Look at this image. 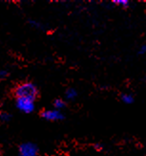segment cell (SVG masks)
Returning a JSON list of instances; mask_svg holds the SVG:
<instances>
[{
  "label": "cell",
  "mask_w": 146,
  "mask_h": 156,
  "mask_svg": "<svg viewBox=\"0 0 146 156\" xmlns=\"http://www.w3.org/2000/svg\"><path fill=\"white\" fill-rule=\"evenodd\" d=\"M65 101H74L77 98L78 96V92L76 88L74 87H69L68 89H66L65 91Z\"/></svg>",
  "instance_id": "5"
},
{
  "label": "cell",
  "mask_w": 146,
  "mask_h": 156,
  "mask_svg": "<svg viewBox=\"0 0 146 156\" xmlns=\"http://www.w3.org/2000/svg\"><path fill=\"white\" fill-rule=\"evenodd\" d=\"M28 24L31 27H32V28H35L36 30H38V31H43V30H45V25L42 22L36 20V19H32V18L28 19Z\"/></svg>",
  "instance_id": "7"
},
{
  "label": "cell",
  "mask_w": 146,
  "mask_h": 156,
  "mask_svg": "<svg viewBox=\"0 0 146 156\" xmlns=\"http://www.w3.org/2000/svg\"><path fill=\"white\" fill-rule=\"evenodd\" d=\"M53 106H54L55 109L62 111V109H64V108L67 106V101L64 99L57 98V99H55L54 101H53Z\"/></svg>",
  "instance_id": "6"
},
{
  "label": "cell",
  "mask_w": 146,
  "mask_h": 156,
  "mask_svg": "<svg viewBox=\"0 0 146 156\" xmlns=\"http://www.w3.org/2000/svg\"><path fill=\"white\" fill-rule=\"evenodd\" d=\"M12 119V115L8 111H1L0 112V122L3 124L10 123Z\"/></svg>",
  "instance_id": "9"
},
{
  "label": "cell",
  "mask_w": 146,
  "mask_h": 156,
  "mask_svg": "<svg viewBox=\"0 0 146 156\" xmlns=\"http://www.w3.org/2000/svg\"><path fill=\"white\" fill-rule=\"evenodd\" d=\"M17 156H39V147L32 142H24L17 147Z\"/></svg>",
  "instance_id": "2"
},
{
  "label": "cell",
  "mask_w": 146,
  "mask_h": 156,
  "mask_svg": "<svg viewBox=\"0 0 146 156\" xmlns=\"http://www.w3.org/2000/svg\"><path fill=\"white\" fill-rule=\"evenodd\" d=\"M112 2L116 6L121 7L123 9H127L130 6V1H128V0H114V1H112Z\"/></svg>",
  "instance_id": "10"
},
{
  "label": "cell",
  "mask_w": 146,
  "mask_h": 156,
  "mask_svg": "<svg viewBox=\"0 0 146 156\" xmlns=\"http://www.w3.org/2000/svg\"><path fill=\"white\" fill-rule=\"evenodd\" d=\"M15 105L16 107V109L23 114L34 113L36 108V101L29 100V99H21V98L15 99Z\"/></svg>",
  "instance_id": "3"
},
{
  "label": "cell",
  "mask_w": 146,
  "mask_h": 156,
  "mask_svg": "<svg viewBox=\"0 0 146 156\" xmlns=\"http://www.w3.org/2000/svg\"><path fill=\"white\" fill-rule=\"evenodd\" d=\"M12 95L15 99H29L36 101L39 96V89L36 83L32 81H23L18 83L12 90Z\"/></svg>",
  "instance_id": "1"
},
{
  "label": "cell",
  "mask_w": 146,
  "mask_h": 156,
  "mask_svg": "<svg viewBox=\"0 0 146 156\" xmlns=\"http://www.w3.org/2000/svg\"><path fill=\"white\" fill-rule=\"evenodd\" d=\"M138 54L139 55H144V54H146V44L141 46V48L138 50Z\"/></svg>",
  "instance_id": "12"
},
{
  "label": "cell",
  "mask_w": 146,
  "mask_h": 156,
  "mask_svg": "<svg viewBox=\"0 0 146 156\" xmlns=\"http://www.w3.org/2000/svg\"><path fill=\"white\" fill-rule=\"evenodd\" d=\"M9 77V72L7 70H0V80H4Z\"/></svg>",
  "instance_id": "11"
},
{
  "label": "cell",
  "mask_w": 146,
  "mask_h": 156,
  "mask_svg": "<svg viewBox=\"0 0 146 156\" xmlns=\"http://www.w3.org/2000/svg\"><path fill=\"white\" fill-rule=\"evenodd\" d=\"M94 147H95V148H96L97 151H101L102 148H103V146H102L101 144H99V143L96 144V145H95Z\"/></svg>",
  "instance_id": "13"
},
{
  "label": "cell",
  "mask_w": 146,
  "mask_h": 156,
  "mask_svg": "<svg viewBox=\"0 0 146 156\" xmlns=\"http://www.w3.org/2000/svg\"><path fill=\"white\" fill-rule=\"evenodd\" d=\"M0 156H2V152L1 151H0Z\"/></svg>",
  "instance_id": "14"
},
{
  "label": "cell",
  "mask_w": 146,
  "mask_h": 156,
  "mask_svg": "<svg viewBox=\"0 0 146 156\" xmlns=\"http://www.w3.org/2000/svg\"><path fill=\"white\" fill-rule=\"evenodd\" d=\"M121 100L124 105H132L135 101V98L132 94L124 93L121 96Z\"/></svg>",
  "instance_id": "8"
},
{
  "label": "cell",
  "mask_w": 146,
  "mask_h": 156,
  "mask_svg": "<svg viewBox=\"0 0 146 156\" xmlns=\"http://www.w3.org/2000/svg\"><path fill=\"white\" fill-rule=\"evenodd\" d=\"M40 117L47 122H61L65 119V115L62 111L52 108V109H43L40 112Z\"/></svg>",
  "instance_id": "4"
}]
</instances>
